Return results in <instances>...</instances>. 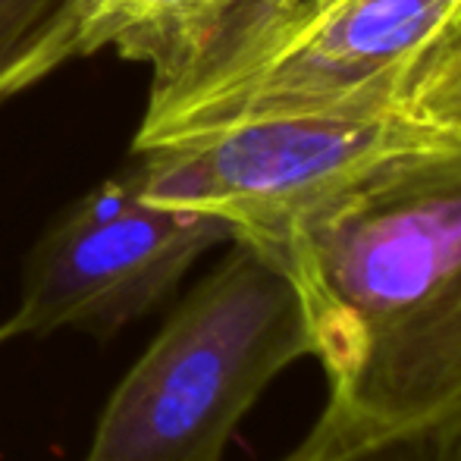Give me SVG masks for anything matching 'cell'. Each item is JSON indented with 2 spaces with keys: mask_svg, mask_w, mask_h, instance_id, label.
<instances>
[{
  "mask_svg": "<svg viewBox=\"0 0 461 461\" xmlns=\"http://www.w3.org/2000/svg\"><path fill=\"white\" fill-rule=\"evenodd\" d=\"M270 258L302 295L327 376L314 427L342 458L424 446L458 418L461 139L383 167Z\"/></svg>",
  "mask_w": 461,
  "mask_h": 461,
  "instance_id": "6da1fadb",
  "label": "cell"
},
{
  "mask_svg": "<svg viewBox=\"0 0 461 461\" xmlns=\"http://www.w3.org/2000/svg\"><path fill=\"white\" fill-rule=\"evenodd\" d=\"M461 0H232L151 79L132 148L264 116L383 113Z\"/></svg>",
  "mask_w": 461,
  "mask_h": 461,
  "instance_id": "7a4b0ae2",
  "label": "cell"
},
{
  "mask_svg": "<svg viewBox=\"0 0 461 461\" xmlns=\"http://www.w3.org/2000/svg\"><path fill=\"white\" fill-rule=\"evenodd\" d=\"M311 358L285 267L232 239L116 383L82 461H223L270 383Z\"/></svg>",
  "mask_w": 461,
  "mask_h": 461,
  "instance_id": "3957f363",
  "label": "cell"
},
{
  "mask_svg": "<svg viewBox=\"0 0 461 461\" xmlns=\"http://www.w3.org/2000/svg\"><path fill=\"white\" fill-rule=\"evenodd\" d=\"M461 139L408 104L383 113L264 116L132 148L141 194L211 213L274 251L383 167Z\"/></svg>",
  "mask_w": 461,
  "mask_h": 461,
  "instance_id": "277c9868",
  "label": "cell"
},
{
  "mask_svg": "<svg viewBox=\"0 0 461 461\" xmlns=\"http://www.w3.org/2000/svg\"><path fill=\"white\" fill-rule=\"evenodd\" d=\"M230 242L223 220L148 198L126 167L44 230L4 323L13 339L69 330L107 342L170 298L207 251Z\"/></svg>",
  "mask_w": 461,
  "mask_h": 461,
  "instance_id": "5b68a950",
  "label": "cell"
},
{
  "mask_svg": "<svg viewBox=\"0 0 461 461\" xmlns=\"http://www.w3.org/2000/svg\"><path fill=\"white\" fill-rule=\"evenodd\" d=\"M226 0H95L82 57L116 48L120 57L151 67V79L176 60Z\"/></svg>",
  "mask_w": 461,
  "mask_h": 461,
  "instance_id": "8992f818",
  "label": "cell"
},
{
  "mask_svg": "<svg viewBox=\"0 0 461 461\" xmlns=\"http://www.w3.org/2000/svg\"><path fill=\"white\" fill-rule=\"evenodd\" d=\"M95 0H0V104L82 57Z\"/></svg>",
  "mask_w": 461,
  "mask_h": 461,
  "instance_id": "52a82bcc",
  "label": "cell"
},
{
  "mask_svg": "<svg viewBox=\"0 0 461 461\" xmlns=\"http://www.w3.org/2000/svg\"><path fill=\"white\" fill-rule=\"evenodd\" d=\"M405 104L437 126L461 132V6L414 63Z\"/></svg>",
  "mask_w": 461,
  "mask_h": 461,
  "instance_id": "ba28073f",
  "label": "cell"
},
{
  "mask_svg": "<svg viewBox=\"0 0 461 461\" xmlns=\"http://www.w3.org/2000/svg\"><path fill=\"white\" fill-rule=\"evenodd\" d=\"M427 456L420 461H461V414L452 424L427 439Z\"/></svg>",
  "mask_w": 461,
  "mask_h": 461,
  "instance_id": "9c48e42d",
  "label": "cell"
},
{
  "mask_svg": "<svg viewBox=\"0 0 461 461\" xmlns=\"http://www.w3.org/2000/svg\"><path fill=\"white\" fill-rule=\"evenodd\" d=\"M283 461H346V458L330 446V439L323 437L321 430H311L308 439H304V443L298 446L292 456H285Z\"/></svg>",
  "mask_w": 461,
  "mask_h": 461,
  "instance_id": "30bf717a",
  "label": "cell"
},
{
  "mask_svg": "<svg viewBox=\"0 0 461 461\" xmlns=\"http://www.w3.org/2000/svg\"><path fill=\"white\" fill-rule=\"evenodd\" d=\"M6 342H13L10 330H6V323H0V346H6Z\"/></svg>",
  "mask_w": 461,
  "mask_h": 461,
  "instance_id": "8fae6325",
  "label": "cell"
},
{
  "mask_svg": "<svg viewBox=\"0 0 461 461\" xmlns=\"http://www.w3.org/2000/svg\"><path fill=\"white\" fill-rule=\"evenodd\" d=\"M226 4H230V0H226ZM226 4H223V6H226ZM223 6H220V10H223ZM213 16H217V13H213ZM213 16H211V19H213Z\"/></svg>",
  "mask_w": 461,
  "mask_h": 461,
  "instance_id": "7c38bea8",
  "label": "cell"
}]
</instances>
